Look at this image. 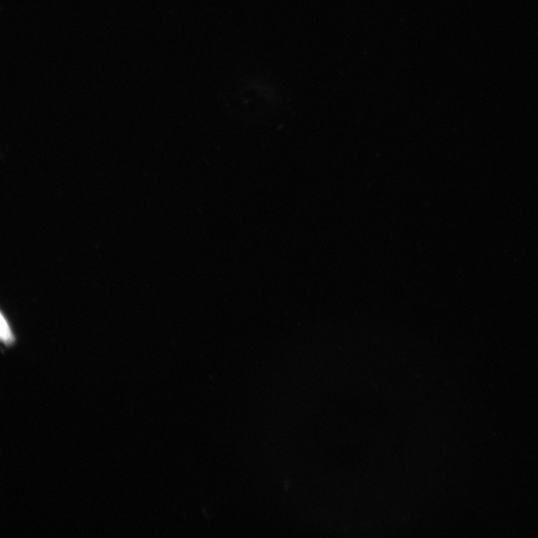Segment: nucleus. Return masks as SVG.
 I'll return each mask as SVG.
<instances>
[{"label":"nucleus","instance_id":"1","mask_svg":"<svg viewBox=\"0 0 538 538\" xmlns=\"http://www.w3.org/2000/svg\"><path fill=\"white\" fill-rule=\"evenodd\" d=\"M1 325L0 326L1 327V332H0L1 340L6 346H10L14 342V338L11 327L3 314L1 316V325Z\"/></svg>","mask_w":538,"mask_h":538}]
</instances>
